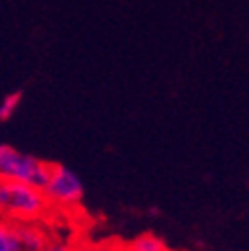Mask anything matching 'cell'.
Returning <instances> with one entry per match:
<instances>
[{
  "mask_svg": "<svg viewBox=\"0 0 249 251\" xmlns=\"http://www.w3.org/2000/svg\"><path fill=\"white\" fill-rule=\"evenodd\" d=\"M48 200L40 187L22 181L0 179V215L18 219L20 224L34 222L48 209Z\"/></svg>",
  "mask_w": 249,
  "mask_h": 251,
  "instance_id": "cell-1",
  "label": "cell"
},
{
  "mask_svg": "<svg viewBox=\"0 0 249 251\" xmlns=\"http://www.w3.org/2000/svg\"><path fill=\"white\" fill-rule=\"evenodd\" d=\"M50 168L52 164L42 162L32 153H26L8 144H0V179L22 181L42 190L48 181Z\"/></svg>",
  "mask_w": 249,
  "mask_h": 251,
  "instance_id": "cell-2",
  "label": "cell"
},
{
  "mask_svg": "<svg viewBox=\"0 0 249 251\" xmlns=\"http://www.w3.org/2000/svg\"><path fill=\"white\" fill-rule=\"evenodd\" d=\"M42 192L50 203L70 207L82 201L84 198V181L76 172L62 164H52L50 176L46 185L42 187Z\"/></svg>",
  "mask_w": 249,
  "mask_h": 251,
  "instance_id": "cell-3",
  "label": "cell"
},
{
  "mask_svg": "<svg viewBox=\"0 0 249 251\" xmlns=\"http://www.w3.org/2000/svg\"><path fill=\"white\" fill-rule=\"evenodd\" d=\"M14 229H16L22 251H42L48 243L46 233L40 227H36L32 222H24V224L16 226Z\"/></svg>",
  "mask_w": 249,
  "mask_h": 251,
  "instance_id": "cell-4",
  "label": "cell"
},
{
  "mask_svg": "<svg viewBox=\"0 0 249 251\" xmlns=\"http://www.w3.org/2000/svg\"><path fill=\"white\" fill-rule=\"evenodd\" d=\"M20 102H22V92L20 90L6 94V96L0 100V124L8 122L16 114V110L20 108Z\"/></svg>",
  "mask_w": 249,
  "mask_h": 251,
  "instance_id": "cell-5",
  "label": "cell"
},
{
  "mask_svg": "<svg viewBox=\"0 0 249 251\" xmlns=\"http://www.w3.org/2000/svg\"><path fill=\"white\" fill-rule=\"evenodd\" d=\"M130 251H168V245L158 235L146 233V235H140L138 239H134V243L130 245Z\"/></svg>",
  "mask_w": 249,
  "mask_h": 251,
  "instance_id": "cell-6",
  "label": "cell"
},
{
  "mask_svg": "<svg viewBox=\"0 0 249 251\" xmlns=\"http://www.w3.org/2000/svg\"><path fill=\"white\" fill-rule=\"evenodd\" d=\"M0 251H22L16 229L4 222H0Z\"/></svg>",
  "mask_w": 249,
  "mask_h": 251,
  "instance_id": "cell-7",
  "label": "cell"
},
{
  "mask_svg": "<svg viewBox=\"0 0 249 251\" xmlns=\"http://www.w3.org/2000/svg\"><path fill=\"white\" fill-rule=\"evenodd\" d=\"M42 251H72V249H70V245L64 243V241H48Z\"/></svg>",
  "mask_w": 249,
  "mask_h": 251,
  "instance_id": "cell-8",
  "label": "cell"
},
{
  "mask_svg": "<svg viewBox=\"0 0 249 251\" xmlns=\"http://www.w3.org/2000/svg\"><path fill=\"white\" fill-rule=\"evenodd\" d=\"M0 222H2V215H0Z\"/></svg>",
  "mask_w": 249,
  "mask_h": 251,
  "instance_id": "cell-9",
  "label": "cell"
}]
</instances>
